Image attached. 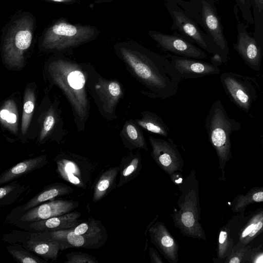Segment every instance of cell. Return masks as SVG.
Here are the masks:
<instances>
[{
    "mask_svg": "<svg viewBox=\"0 0 263 263\" xmlns=\"http://www.w3.org/2000/svg\"><path fill=\"white\" fill-rule=\"evenodd\" d=\"M201 4L203 24L211 38L219 49L223 62L226 63L229 54L228 44L214 5L210 0H202Z\"/></svg>",
    "mask_w": 263,
    "mask_h": 263,
    "instance_id": "7c38bea8",
    "label": "cell"
},
{
    "mask_svg": "<svg viewBox=\"0 0 263 263\" xmlns=\"http://www.w3.org/2000/svg\"><path fill=\"white\" fill-rule=\"evenodd\" d=\"M220 79L230 99L241 109L248 112L257 97L255 80L231 72L222 73Z\"/></svg>",
    "mask_w": 263,
    "mask_h": 263,
    "instance_id": "52a82bcc",
    "label": "cell"
},
{
    "mask_svg": "<svg viewBox=\"0 0 263 263\" xmlns=\"http://www.w3.org/2000/svg\"><path fill=\"white\" fill-rule=\"evenodd\" d=\"M42 1H45L48 2H53L57 3H61L67 5H71L75 3H77L79 0H40Z\"/></svg>",
    "mask_w": 263,
    "mask_h": 263,
    "instance_id": "b9f144b4",
    "label": "cell"
},
{
    "mask_svg": "<svg viewBox=\"0 0 263 263\" xmlns=\"http://www.w3.org/2000/svg\"><path fill=\"white\" fill-rule=\"evenodd\" d=\"M247 262L263 263V251L252 250Z\"/></svg>",
    "mask_w": 263,
    "mask_h": 263,
    "instance_id": "8d00e7d4",
    "label": "cell"
},
{
    "mask_svg": "<svg viewBox=\"0 0 263 263\" xmlns=\"http://www.w3.org/2000/svg\"><path fill=\"white\" fill-rule=\"evenodd\" d=\"M27 247L35 254L53 260L57 259L61 249V244L52 238L41 240L31 239L28 241Z\"/></svg>",
    "mask_w": 263,
    "mask_h": 263,
    "instance_id": "7402d4cb",
    "label": "cell"
},
{
    "mask_svg": "<svg viewBox=\"0 0 263 263\" xmlns=\"http://www.w3.org/2000/svg\"><path fill=\"white\" fill-rule=\"evenodd\" d=\"M55 123V117L53 109L51 107L48 111L47 114L43 122V127L40 134V140H43L53 127Z\"/></svg>",
    "mask_w": 263,
    "mask_h": 263,
    "instance_id": "e575fe53",
    "label": "cell"
},
{
    "mask_svg": "<svg viewBox=\"0 0 263 263\" xmlns=\"http://www.w3.org/2000/svg\"><path fill=\"white\" fill-rule=\"evenodd\" d=\"M236 5L240 10L243 20L248 23L253 25L254 19L249 0H235Z\"/></svg>",
    "mask_w": 263,
    "mask_h": 263,
    "instance_id": "836d02e7",
    "label": "cell"
},
{
    "mask_svg": "<svg viewBox=\"0 0 263 263\" xmlns=\"http://www.w3.org/2000/svg\"><path fill=\"white\" fill-rule=\"evenodd\" d=\"M1 124L14 134L18 129V111L17 106L13 100L5 101L0 111Z\"/></svg>",
    "mask_w": 263,
    "mask_h": 263,
    "instance_id": "d4e9b609",
    "label": "cell"
},
{
    "mask_svg": "<svg viewBox=\"0 0 263 263\" xmlns=\"http://www.w3.org/2000/svg\"><path fill=\"white\" fill-rule=\"evenodd\" d=\"M178 189L180 195L177 208L172 214L174 226L183 236L206 240L204 230L200 222L199 182L196 171L193 168Z\"/></svg>",
    "mask_w": 263,
    "mask_h": 263,
    "instance_id": "3957f363",
    "label": "cell"
},
{
    "mask_svg": "<svg viewBox=\"0 0 263 263\" xmlns=\"http://www.w3.org/2000/svg\"><path fill=\"white\" fill-rule=\"evenodd\" d=\"M263 232V208L252 214L239 233L238 242L249 245Z\"/></svg>",
    "mask_w": 263,
    "mask_h": 263,
    "instance_id": "44dd1931",
    "label": "cell"
},
{
    "mask_svg": "<svg viewBox=\"0 0 263 263\" xmlns=\"http://www.w3.org/2000/svg\"><path fill=\"white\" fill-rule=\"evenodd\" d=\"M152 147L151 156L157 165L169 176L172 173L182 172L184 160L173 140H164L149 136Z\"/></svg>",
    "mask_w": 263,
    "mask_h": 263,
    "instance_id": "ba28073f",
    "label": "cell"
},
{
    "mask_svg": "<svg viewBox=\"0 0 263 263\" xmlns=\"http://www.w3.org/2000/svg\"><path fill=\"white\" fill-rule=\"evenodd\" d=\"M112 0H95V2L96 3H104V2H108L110 1H111Z\"/></svg>",
    "mask_w": 263,
    "mask_h": 263,
    "instance_id": "7bdbcfd3",
    "label": "cell"
},
{
    "mask_svg": "<svg viewBox=\"0 0 263 263\" xmlns=\"http://www.w3.org/2000/svg\"><path fill=\"white\" fill-rule=\"evenodd\" d=\"M15 186L12 185H6L2 186L0 188V199H3L5 197L8 193L11 192Z\"/></svg>",
    "mask_w": 263,
    "mask_h": 263,
    "instance_id": "ab89813d",
    "label": "cell"
},
{
    "mask_svg": "<svg viewBox=\"0 0 263 263\" xmlns=\"http://www.w3.org/2000/svg\"><path fill=\"white\" fill-rule=\"evenodd\" d=\"M67 263H96L97 260L91 256L85 253L70 254L67 256Z\"/></svg>",
    "mask_w": 263,
    "mask_h": 263,
    "instance_id": "d590c367",
    "label": "cell"
},
{
    "mask_svg": "<svg viewBox=\"0 0 263 263\" xmlns=\"http://www.w3.org/2000/svg\"><path fill=\"white\" fill-rule=\"evenodd\" d=\"M10 253L18 262L23 263H41L45 262L29 252L15 249L9 250Z\"/></svg>",
    "mask_w": 263,
    "mask_h": 263,
    "instance_id": "d6a6232c",
    "label": "cell"
},
{
    "mask_svg": "<svg viewBox=\"0 0 263 263\" xmlns=\"http://www.w3.org/2000/svg\"><path fill=\"white\" fill-rule=\"evenodd\" d=\"M256 202H263V186L253 187L245 194L237 196L232 209L234 212H242L249 204Z\"/></svg>",
    "mask_w": 263,
    "mask_h": 263,
    "instance_id": "484cf974",
    "label": "cell"
},
{
    "mask_svg": "<svg viewBox=\"0 0 263 263\" xmlns=\"http://www.w3.org/2000/svg\"><path fill=\"white\" fill-rule=\"evenodd\" d=\"M99 34L95 26L72 24L61 18L45 29L40 38V46L47 50H63L91 41Z\"/></svg>",
    "mask_w": 263,
    "mask_h": 263,
    "instance_id": "5b68a950",
    "label": "cell"
},
{
    "mask_svg": "<svg viewBox=\"0 0 263 263\" xmlns=\"http://www.w3.org/2000/svg\"><path fill=\"white\" fill-rule=\"evenodd\" d=\"M173 14L175 25L180 30L203 49L213 54L221 55L212 40L204 37L194 23L185 15L176 11H173Z\"/></svg>",
    "mask_w": 263,
    "mask_h": 263,
    "instance_id": "2e32d148",
    "label": "cell"
},
{
    "mask_svg": "<svg viewBox=\"0 0 263 263\" xmlns=\"http://www.w3.org/2000/svg\"><path fill=\"white\" fill-rule=\"evenodd\" d=\"M134 120L145 131L165 138L168 135V127L162 119L155 112L148 110L142 111L140 118Z\"/></svg>",
    "mask_w": 263,
    "mask_h": 263,
    "instance_id": "ffe728a7",
    "label": "cell"
},
{
    "mask_svg": "<svg viewBox=\"0 0 263 263\" xmlns=\"http://www.w3.org/2000/svg\"><path fill=\"white\" fill-rule=\"evenodd\" d=\"M53 81L66 94L79 117L83 119L87 112L86 80L77 65L63 60H57L49 65Z\"/></svg>",
    "mask_w": 263,
    "mask_h": 263,
    "instance_id": "8992f818",
    "label": "cell"
},
{
    "mask_svg": "<svg viewBox=\"0 0 263 263\" xmlns=\"http://www.w3.org/2000/svg\"><path fill=\"white\" fill-rule=\"evenodd\" d=\"M43 157H39L22 161L4 173L1 176L0 184L6 183L27 173L39 165Z\"/></svg>",
    "mask_w": 263,
    "mask_h": 263,
    "instance_id": "cb8c5ba5",
    "label": "cell"
},
{
    "mask_svg": "<svg viewBox=\"0 0 263 263\" xmlns=\"http://www.w3.org/2000/svg\"><path fill=\"white\" fill-rule=\"evenodd\" d=\"M205 127L209 141L218 158L222 180L225 179L226 163L232 158L230 136L233 132L239 130L241 124L228 116L222 102L217 100L212 105L205 118Z\"/></svg>",
    "mask_w": 263,
    "mask_h": 263,
    "instance_id": "277c9868",
    "label": "cell"
},
{
    "mask_svg": "<svg viewBox=\"0 0 263 263\" xmlns=\"http://www.w3.org/2000/svg\"><path fill=\"white\" fill-rule=\"evenodd\" d=\"M148 253L151 263H163L160 255L155 248L149 247Z\"/></svg>",
    "mask_w": 263,
    "mask_h": 263,
    "instance_id": "74e56055",
    "label": "cell"
},
{
    "mask_svg": "<svg viewBox=\"0 0 263 263\" xmlns=\"http://www.w3.org/2000/svg\"><path fill=\"white\" fill-rule=\"evenodd\" d=\"M148 34L159 47L175 55L199 60L206 58L204 51L181 37L157 31H149Z\"/></svg>",
    "mask_w": 263,
    "mask_h": 263,
    "instance_id": "30bf717a",
    "label": "cell"
},
{
    "mask_svg": "<svg viewBox=\"0 0 263 263\" xmlns=\"http://www.w3.org/2000/svg\"><path fill=\"white\" fill-rule=\"evenodd\" d=\"M96 89L105 113L109 115L110 119L117 118L116 107L124 95L121 84L117 80L100 79Z\"/></svg>",
    "mask_w": 263,
    "mask_h": 263,
    "instance_id": "5bb4252c",
    "label": "cell"
},
{
    "mask_svg": "<svg viewBox=\"0 0 263 263\" xmlns=\"http://www.w3.org/2000/svg\"><path fill=\"white\" fill-rule=\"evenodd\" d=\"M119 171V166H115L102 174L95 187L93 202L101 200L109 190L116 187V179Z\"/></svg>",
    "mask_w": 263,
    "mask_h": 263,
    "instance_id": "603a6c76",
    "label": "cell"
},
{
    "mask_svg": "<svg viewBox=\"0 0 263 263\" xmlns=\"http://www.w3.org/2000/svg\"><path fill=\"white\" fill-rule=\"evenodd\" d=\"M68 192V188L61 185L47 189L28 201L24 206L23 210L25 211L30 209L40 203L54 198L57 196L65 195Z\"/></svg>",
    "mask_w": 263,
    "mask_h": 263,
    "instance_id": "f1b7e54d",
    "label": "cell"
},
{
    "mask_svg": "<svg viewBox=\"0 0 263 263\" xmlns=\"http://www.w3.org/2000/svg\"><path fill=\"white\" fill-rule=\"evenodd\" d=\"M223 62L222 57L218 53L214 54L211 59V63L214 65L218 66Z\"/></svg>",
    "mask_w": 263,
    "mask_h": 263,
    "instance_id": "60d3db41",
    "label": "cell"
},
{
    "mask_svg": "<svg viewBox=\"0 0 263 263\" xmlns=\"http://www.w3.org/2000/svg\"><path fill=\"white\" fill-rule=\"evenodd\" d=\"M234 247L230 230L226 227L219 231L217 253L219 259H225L231 253Z\"/></svg>",
    "mask_w": 263,
    "mask_h": 263,
    "instance_id": "f546056e",
    "label": "cell"
},
{
    "mask_svg": "<svg viewBox=\"0 0 263 263\" xmlns=\"http://www.w3.org/2000/svg\"><path fill=\"white\" fill-rule=\"evenodd\" d=\"M76 203L69 200L52 201L37 206L24 214L22 221L34 222L64 215L76 208Z\"/></svg>",
    "mask_w": 263,
    "mask_h": 263,
    "instance_id": "9a60e30c",
    "label": "cell"
},
{
    "mask_svg": "<svg viewBox=\"0 0 263 263\" xmlns=\"http://www.w3.org/2000/svg\"><path fill=\"white\" fill-rule=\"evenodd\" d=\"M262 147H263V136H262Z\"/></svg>",
    "mask_w": 263,
    "mask_h": 263,
    "instance_id": "ee69618b",
    "label": "cell"
},
{
    "mask_svg": "<svg viewBox=\"0 0 263 263\" xmlns=\"http://www.w3.org/2000/svg\"><path fill=\"white\" fill-rule=\"evenodd\" d=\"M35 28V17L27 11L15 13L3 28V59L10 68L19 69L24 65L25 54L34 40Z\"/></svg>",
    "mask_w": 263,
    "mask_h": 263,
    "instance_id": "7a4b0ae2",
    "label": "cell"
},
{
    "mask_svg": "<svg viewBox=\"0 0 263 263\" xmlns=\"http://www.w3.org/2000/svg\"><path fill=\"white\" fill-rule=\"evenodd\" d=\"M234 12L237 22V39L233 47L249 66L258 71L263 57V47L248 32V25L240 21L237 11Z\"/></svg>",
    "mask_w": 263,
    "mask_h": 263,
    "instance_id": "9c48e42d",
    "label": "cell"
},
{
    "mask_svg": "<svg viewBox=\"0 0 263 263\" xmlns=\"http://www.w3.org/2000/svg\"><path fill=\"white\" fill-rule=\"evenodd\" d=\"M254 19L253 36L263 47V0H249Z\"/></svg>",
    "mask_w": 263,
    "mask_h": 263,
    "instance_id": "4316f807",
    "label": "cell"
},
{
    "mask_svg": "<svg viewBox=\"0 0 263 263\" xmlns=\"http://www.w3.org/2000/svg\"><path fill=\"white\" fill-rule=\"evenodd\" d=\"M120 136L125 147L132 151L142 149L148 151V146L142 129L134 120L125 121L120 132Z\"/></svg>",
    "mask_w": 263,
    "mask_h": 263,
    "instance_id": "ac0fdd59",
    "label": "cell"
},
{
    "mask_svg": "<svg viewBox=\"0 0 263 263\" xmlns=\"http://www.w3.org/2000/svg\"><path fill=\"white\" fill-rule=\"evenodd\" d=\"M148 231L151 241L165 259L170 263L178 262V243L164 223L159 221L152 222Z\"/></svg>",
    "mask_w": 263,
    "mask_h": 263,
    "instance_id": "4fadbf2b",
    "label": "cell"
},
{
    "mask_svg": "<svg viewBox=\"0 0 263 263\" xmlns=\"http://www.w3.org/2000/svg\"><path fill=\"white\" fill-rule=\"evenodd\" d=\"M35 95L33 89L28 87L26 89L24 97L21 130L25 135L29 126L35 105Z\"/></svg>",
    "mask_w": 263,
    "mask_h": 263,
    "instance_id": "83f0119b",
    "label": "cell"
},
{
    "mask_svg": "<svg viewBox=\"0 0 263 263\" xmlns=\"http://www.w3.org/2000/svg\"><path fill=\"white\" fill-rule=\"evenodd\" d=\"M251 251L250 246L237 243L234 246L230 254L224 259V262L227 263L246 262Z\"/></svg>",
    "mask_w": 263,
    "mask_h": 263,
    "instance_id": "1f68e13d",
    "label": "cell"
},
{
    "mask_svg": "<svg viewBox=\"0 0 263 263\" xmlns=\"http://www.w3.org/2000/svg\"><path fill=\"white\" fill-rule=\"evenodd\" d=\"M120 179L117 187H120L132 181L140 174L142 167V156L139 151H130L121 161Z\"/></svg>",
    "mask_w": 263,
    "mask_h": 263,
    "instance_id": "d6986e66",
    "label": "cell"
},
{
    "mask_svg": "<svg viewBox=\"0 0 263 263\" xmlns=\"http://www.w3.org/2000/svg\"><path fill=\"white\" fill-rule=\"evenodd\" d=\"M80 216L81 214L78 212L67 213L47 219L34 221L29 226L34 230L41 231L66 230L78 225Z\"/></svg>",
    "mask_w": 263,
    "mask_h": 263,
    "instance_id": "e0dca14e",
    "label": "cell"
},
{
    "mask_svg": "<svg viewBox=\"0 0 263 263\" xmlns=\"http://www.w3.org/2000/svg\"><path fill=\"white\" fill-rule=\"evenodd\" d=\"M115 49L129 74L143 86L142 94L165 100L177 93L181 79L167 57L132 42L117 43Z\"/></svg>",
    "mask_w": 263,
    "mask_h": 263,
    "instance_id": "6da1fadb",
    "label": "cell"
},
{
    "mask_svg": "<svg viewBox=\"0 0 263 263\" xmlns=\"http://www.w3.org/2000/svg\"><path fill=\"white\" fill-rule=\"evenodd\" d=\"M58 169L62 177L65 180L76 185L81 184V181L77 177L78 168L73 162L62 160L58 163Z\"/></svg>",
    "mask_w": 263,
    "mask_h": 263,
    "instance_id": "4dcf8cb0",
    "label": "cell"
},
{
    "mask_svg": "<svg viewBox=\"0 0 263 263\" xmlns=\"http://www.w3.org/2000/svg\"><path fill=\"white\" fill-rule=\"evenodd\" d=\"M172 182L179 187L182 185L184 180L181 172L177 171L170 175Z\"/></svg>",
    "mask_w": 263,
    "mask_h": 263,
    "instance_id": "f35d334b",
    "label": "cell"
},
{
    "mask_svg": "<svg viewBox=\"0 0 263 263\" xmlns=\"http://www.w3.org/2000/svg\"><path fill=\"white\" fill-rule=\"evenodd\" d=\"M167 57L181 79L198 78L220 72L218 66L199 59L177 55Z\"/></svg>",
    "mask_w": 263,
    "mask_h": 263,
    "instance_id": "8fae6325",
    "label": "cell"
}]
</instances>
